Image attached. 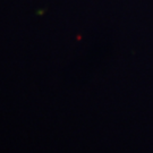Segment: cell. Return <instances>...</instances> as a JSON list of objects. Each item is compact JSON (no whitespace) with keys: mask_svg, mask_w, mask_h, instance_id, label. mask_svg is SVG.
Listing matches in <instances>:
<instances>
[]
</instances>
